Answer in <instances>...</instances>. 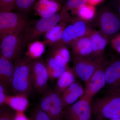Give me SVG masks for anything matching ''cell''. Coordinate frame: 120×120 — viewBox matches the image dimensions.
Masks as SVG:
<instances>
[{
    "mask_svg": "<svg viewBox=\"0 0 120 120\" xmlns=\"http://www.w3.org/2000/svg\"><path fill=\"white\" fill-rule=\"evenodd\" d=\"M69 15L64 6L59 13L41 19L29 24L22 33V43L24 49L26 45L37 41L41 35L45 34L60 22L69 19Z\"/></svg>",
    "mask_w": 120,
    "mask_h": 120,
    "instance_id": "obj_1",
    "label": "cell"
},
{
    "mask_svg": "<svg viewBox=\"0 0 120 120\" xmlns=\"http://www.w3.org/2000/svg\"><path fill=\"white\" fill-rule=\"evenodd\" d=\"M30 60L25 56L14 61V71L11 89L14 95L23 94L27 97L33 89L30 71Z\"/></svg>",
    "mask_w": 120,
    "mask_h": 120,
    "instance_id": "obj_2",
    "label": "cell"
},
{
    "mask_svg": "<svg viewBox=\"0 0 120 120\" xmlns=\"http://www.w3.org/2000/svg\"><path fill=\"white\" fill-rule=\"evenodd\" d=\"M92 113L97 120H106L120 117V94L107 92L90 103Z\"/></svg>",
    "mask_w": 120,
    "mask_h": 120,
    "instance_id": "obj_3",
    "label": "cell"
},
{
    "mask_svg": "<svg viewBox=\"0 0 120 120\" xmlns=\"http://www.w3.org/2000/svg\"><path fill=\"white\" fill-rule=\"evenodd\" d=\"M96 16L99 31L108 41L120 33V16L112 7L103 6Z\"/></svg>",
    "mask_w": 120,
    "mask_h": 120,
    "instance_id": "obj_4",
    "label": "cell"
},
{
    "mask_svg": "<svg viewBox=\"0 0 120 120\" xmlns=\"http://www.w3.org/2000/svg\"><path fill=\"white\" fill-rule=\"evenodd\" d=\"M108 62L104 56L100 58L94 72L84 83V94L79 99L91 103L95 95L106 86L105 71Z\"/></svg>",
    "mask_w": 120,
    "mask_h": 120,
    "instance_id": "obj_5",
    "label": "cell"
},
{
    "mask_svg": "<svg viewBox=\"0 0 120 120\" xmlns=\"http://www.w3.org/2000/svg\"><path fill=\"white\" fill-rule=\"evenodd\" d=\"M29 23L26 16L17 12H0V39L10 34H22Z\"/></svg>",
    "mask_w": 120,
    "mask_h": 120,
    "instance_id": "obj_6",
    "label": "cell"
},
{
    "mask_svg": "<svg viewBox=\"0 0 120 120\" xmlns=\"http://www.w3.org/2000/svg\"><path fill=\"white\" fill-rule=\"evenodd\" d=\"M38 106L52 120H62L64 108L61 97L54 90L48 89L43 94Z\"/></svg>",
    "mask_w": 120,
    "mask_h": 120,
    "instance_id": "obj_7",
    "label": "cell"
},
{
    "mask_svg": "<svg viewBox=\"0 0 120 120\" xmlns=\"http://www.w3.org/2000/svg\"><path fill=\"white\" fill-rule=\"evenodd\" d=\"M22 34H10L0 39V55L13 62L20 57L22 50Z\"/></svg>",
    "mask_w": 120,
    "mask_h": 120,
    "instance_id": "obj_8",
    "label": "cell"
},
{
    "mask_svg": "<svg viewBox=\"0 0 120 120\" xmlns=\"http://www.w3.org/2000/svg\"><path fill=\"white\" fill-rule=\"evenodd\" d=\"M30 71L33 88L40 94L47 90L49 74L45 60L41 58L31 61Z\"/></svg>",
    "mask_w": 120,
    "mask_h": 120,
    "instance_id": "obj_9",
    "label": "cell"
},
{
    "mask_svg": "<svg viewBox=\"0 0 120 120\" xmlns=\"http://www.w3.org/2000/svg\"><path fill=\"white\" fill-rule=\"evenodd\" d=\"M66 45L58 42L50 46L45 60L47 69H52L59 65H68L71 55Z\"/></svg>",
    "mask_w": 120,
    "mask_h": 120,
    "instance_id": "obj_10",
    "label": "cell"
},
{
    "mask_svg": "<svg viewBox=\"0 0 120 120\" xmlns=\"http://www.w3.org/2000/svg\"><path fill=\"white\" fill-rule=\"evenodd\" d=\"M100 58L95 59L91 57L72 58V69L76 77L86 82L94 72Z\"/></svg>",
    "mask_w": 120,
    "mask_h": 120,
    "instance_id": "obj_11",
    "label": "cell"
},
{
    "mask_svg": "<svg viewBox=\"0 0 120 120\" xmlns=\"http://www.w3.org/2000/svg\"><path fill=\"white\" fill-rule=\"evenodd\" d=\"M90 103L79 99L64 110V120H91L92 114Z\"/></svg>",
    "mask_w": 120,
    "mask_h": 120,
    "instance_id": "obj_12",
    "label": "cell"
},
{
    "mask_svg": "<svg viewBox=\"0 0 120 120\" xmlns=\"http://www.w3.org/2000/svg\"><path fill=\"white\" fill-rule=\"evenodd\" d=\"M105 76L107 91L120 87V58L109 61L105 70Z\"/></svg>",
    "mask_w": 120,
    "mask_h": 120,
    "instance_id": "obj_13",
    "label": "cell"
},
{
    "mask_svg": "<svg viewBox=\"0 0 120 120\" xmlns=\"http://www.w3.org/2000/svg\"><path fill=\"white\" fill-rule=\"evenodd\" d=\"M71 45L72 58L91 57L92 45L89 34L77 39Z\"/></svg>",
    "mask_w": 120,
    "mask_h": 120,
    "instance_id": "obj_14",
    "label": "cell"
},
{
    "mask_svg": "<svg viewBox=\"0 0 120 120\" xmlns=\"http://www.w3.org/2000/svg\"><path fill=\"white\" fill-rule=\"evenodd\" d=\"M84 88L79 82L76 80L61 96L64 110L73 105L82 96Z\"/></svg>",
    "mask_w": 120,
    "mask_h": 120,
    "instance_id": "obj_15",
    "label": "cell"
},
{
    "mask_svg": "<svg viewBox=\"0 0 120 120\" xmlns=\"http://www.w3.org/2000/svg\"><path fill=\"white\" fill-rule=\"evenodd\" d=\"M14 71V63L0 55V83L9 90Z\"/></svg>",
    "mask_w": 120,
    "mask_h": 120,
    "instance_id": "obj_16",
    "label": "cell"
},
{
    "mask_svg": "<svg viewBox=\"0 0 120 120\" xmlns=\"http://www.w3.org/2000/svg\"><path fill=\"white\" fill-rule=\"evenodd\" d=\"M92 45L91 57L94 59L103 57L108 41L99 31H91L89 34Z\"/></svg>",
    "mask_w": 120,
    "mask_h": 120,
    "instance_id": "obj_17",
    "label": "cell"
},
{
    "mask_svg": "<svg viewBox=\"0 0 120 120\" xmlns=\"http://www.w3.org/2000/svg\"><path fill=\"white\" fill-rule=\"evenodd\" d=\"M76 76L73 69L68 66L57 79L54 87V92L61 97L65 91L76 81Z\"/></svg>",
    "mask_w": 120,
    "mask_h": 120,
    "instance_id": "obj_18",
    "label": "cell"
},
{
    "mask_svg": "<svg viewBox=\"0 0 120 120\" xmlns=\"http://www.w3.org/2000/svg\"><path fill=\"white\" fill-rule=\"evenodd\" d=\"M34 6L36 13L41 17H47L57 13L60 8L55 0H39Z\"/></svg>",
    "mask_w": 120,
    "mask_h": 120,
    "instance_id": "obj_19",
    "label": "cell"
},
{
    "mask_svg": "<svg viewBox=\"0 0 120 120\" xmlns=\"http://www.w3.org/2000/svg\"><path fill=\"white\" fill-rule=\"evenodd\" d=\"M5 104L16 112H24L29 105L28 97L23 94L8 95Z\"/></svg>",
    "mask_w": 120,
    "mask_h": 120,
    "instance_id": "obj_20",
    "label": "cell"
},
{
    "mask_svg": "<svg viewBox=\"0 0 120 120\" xmlns=\"http://www.w3.org/2000/svg\"><path fill=\"white\" fill-rule=\"evenodd\" d=\"M69 20L61 21L59 24H57L45 33L44 38L45 43L49 44L51 46L59 42L61 39L64 30Z\"/></svg>",
    "mask_w": 120,
    "mask_h": 120,
    "instance_id": "obj_21",
    "label": "cell"
},
{
    "mask_svg": "<svg viewBox=\"0 0 120 120\" xmlns=\"http://www.w3.org/2000/svg\"><path fill=\"white\" fill-rule=\"evenodd\" d=\"M28 45V50L25 56L31 61L41 58L45 51V42L35 41Z\"/></svg>",
    "mask_w": 120,
    "mask_h": 120,
    "instance_id": "obj_22",
    "label": "cell"
},
{
    "mask_svg": "<svg viewBox=\"0 0 120 120\" xmlns=\"http://www.w3.org/2000/svg\"><path fill=\"white\" fill-rule=\"evenodd\" d=\"M36 0H16L14 9L17 13L26 16L31 8L34 6Z\"/></svg>",
    "mask_w": 120,
    "mask_h": 120,
    "instance_id": "obj_23",
    "label": "cell"
},
{
    "mask_svg": "<svg viewBox=\"0 0 120 120\" xmlns=\"http://www.w3.org/2000/svg\"><path fill=\"white\" fill-rule=\"evenodd\" d=\"M77 35L72 23L67 25L64 30L62 38L60 41L65 45L71 44L77 39Z\"/></svg>",
    "mask_w": 120,
    "mask_h": 120,
    "instance_id": "obj_24",
    "label": "cell"
},
{
    "mask_svg": "<svg viewBox=\"0 0 120 120\" xmlns=\"http://www.w3.org/2000/svg\"><path fill=\"white\" fill-rule=\"evenodd\" d=\"M76 14L79 17L80 19L85 21H90L94 18L95 11L92 6L86 5L79 9Z\"/></svg>",
    "mask_w": 120,
    "mask_h": 120,
    "instance_id": "obj_25",
    "label": "cell"
},
{
    "mask_svg": "<svg viewBox=\"0 0 120 120\" xmlns=\"http://www.w3.org/2000/svg\"><path fill=\"white\" fill-rule=\"evenodd\" d=\"M86 21L79 19L74 21L72 23L76 33L77 38L86 36L89 34V27Z\"/></svg>",
    "mask_w": 120,
    "mask_h": 120,
    "instance_id": "obj_26",
    "label": "cell"
},
{
    "mask_svg": "<svg viewBox=\"0 0 120 120\" xmlns=\"http://www.w3.org/2000/svg\"><path fill=\"white\" fill-rule=\"evenodd\" d=\"M87 1V0H67L64 6L68 11H71L75 14L79 9L85 6Z\"/></svg>",
    "mask_w": 120,
    "mask_h": 120,
    "instance_id": "obj_27",
    "label": "cell"
},
{
    "mask_svg": "<svg viewBox=\"0 0 120 120\" xmlns=\"http://www.w3.org/2000/svg\"><path fill=\"white\" fill-rule=\"evenodd\" d=\"M16 112L8 105L0 106V120H13Z\"/></svg>",
    "mask_w": 120,
    "mask_h": 120,
    "instance_id": "obj_28",
    "label": "cell"
},
{
    "mask_svg": "<svg viewBox=\"0 0 120 120\" xmlns=\"http://www.w3.org/2000/svg\"><path fill=\"white\" fill-rule=\"evenodd\" d=\"M29 120H52L49 116L38 106L32 111Z\"/></svg>",
    "mask_w": 120,
    "mask_h": 120,
    "instance_id": "obj_29",
    "label": "cell"
},
{
    "mask_svg": "<svg viewBox=\"0 0 120 120\" xmlns=\"http://www.w3.org/2000/svg\"><path fill=\"white\" fill-rule=\"evenodd\" d=\"M16 0H0V12H8L14 9Z\"/></svg>",
    "mask_w": 120,
    "mask_h": 120,
    "instance_id": "obj_30",
    "label": "cell"
},
{
    "mask_svg": "<svg viewBox=\"0 0 120 120\" xmlns=\"http://www.w3.org/2000/svg\"><path fill=\"white\" fill-rule=\"evenodd\" d=\"M9 90L0 83V106L6 105L5 101L8 95Z\"/></svg>",
    "mask_w": 120,
    "mask_h": 120,
    "instance_id": "obj_31",
    "label": "cell"
},
{
    "mask_svg": "<svg viewBox=\"0 0 120 120\" xmlns=\"http://www.w3.org/2000/svg\"><path fill=\"white\" fill-rule=\"evenodd\" d=\"M110 41L113 48L120 53V32L115 35Z\"/></svg>",
    "mask_w": 120,
    "mask_h": 120,
    "instance_id": "obj_32",
    "label": "cell"
},
{
    "mask_svg": "<svg viewBox=\"0 0 120 120\" xmlns=\"http://www.w3.org/2000/svg\"><path fill=\"white\" fill-rule=\"evenodd\" d=\"M109 6L120 16V0H110Z\"/></svg>",
    "mask_w": 120,
    "mask_h": 120,
    "instance_id": "obj_33",
    "label": "cell"
},
{
    "mask_svg": "<svg viewBox=\"0 0 120 120\" xmlns=\"http://www.w3.org/2000/svg\"><path fill=\"white\" fill-rule=\"evenodd\" d=\"M13 120H30L24 112H16Z\"/></svg>",
    "mask_w": 120,
    "mask_h": 120,
    "instance_id": "obj_34",
    "label": "cell"
},
{
    "mask_svg": "<svg viewBox=\"0 0 120 120\" xmlns=\"http://www.w3.org/2000/svg\"><path fill=\"white\" fill-rule=\"evenodd\" d=\"M107 92H112V93H116V94H120V87L117 88V89H116V90L107 91Z\"/></svg>",
    "mask_w": 120,
    "mask_h": 120,
    "instance_id": "obj_35",
    "label": "cell"
},
{
    "mask_svg": "<svg viewBox=\"0 0 120 120\" xmlns=\"http://www.w3.org/2000/svg\"><path fill=\"white\" fill-rule=\"evenodd\" d=\"M87 0L89 1L92 4H97V3L101 2L103 0Z\"/></svg>",
    "mask_w": 120,
    "mask_h": 120,
    "instance_id": "obj_36",
    "label": "cell"
},
{
    "mask_svg": "<svg viewBox=\"0 0 120 120\" xmlns=\"http://www.w3.org/2000/svg\"><path fill=\"white\" fill-rule=\"evenodd\" d=\"M56 1H57V2H62L63 3L64 2H66L67 0H55Z\"/></svg>",
    "mask_w": 120,
    "mask_h": 120,
    "instance_id": "obj_37",
    "label": "cell"
},
{
    "mask_svg": "<svg viewBox=\"0 0 120 120\" xmlns=\"http://www.w3.org/2000/svg\"><path fill=\"white\" fill-rule=\"evenodd\" d=\"M109 120H120V118H113V119H110Z\"/></svg>",
    "mask_w": 120,
    "mask_h": 120,
    "instance_id": "obj_38",
    "label": "cell"
},
{
    "mask_svg": "<svg viewBox=\"0 0 120 120\" xmlns=\"http://www.w3.org/2000/svg\"><path fill=\"white\" fill-rule=\"evenodd\" d=\"M64 120V119H63V120Z\"/></svg>",
    "mask_w": 120,
    "mask_h": 120,
    "instance_id": "obj_39",
    "label": "cell"
}]
</instances>
